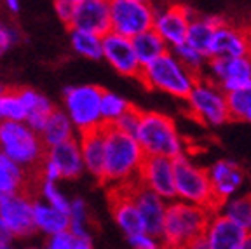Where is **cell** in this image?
Here are the masks:
<instances>
[{"mask_svg":"<svg viewBox=\"0 0 251 249\" xmlns=\"http://www.w3.org/2000/svg\"><path fill=\"white\" fill-rule=\"evenodd\" d=\"M105 140V166L101 183L108 188L127 187L138 181V173L145 153L133 134H126L112 125L103 127Z\"/></svg>","mask_w":251,"mask_h":249,"instance_id":"cell-1","label":"cell"},{"mask_svg":"<svg viewBox=\"0 0 251 249\" xmlns=\"http://www.w3.org/2000/svg\"><path fill=\"white\" fill-rule=\"evenodd\" d=\"M134 140L145 157L176 159L185 153V141L178 131L176 122L173 117L155 110H141Z\"/></svg>","mask_w":251,"mask_h":249,"instance_id":"cell-2","label":"cell"},{"mask_svg":"<svg viewBox=\"0 0 251 249\" xmlns=\"http://www.w3.org/2000/svg\"><path fill=\"white\" fill-rule=\"evenodd\" d=\"M209 216L211 213L201 206L181 202L178 199L169 200L162 225V246L169 249H181L196 239L202 237Z\"/></svg>","mask_w":251,"mask_h":249,"instance_id":"cell-3","label":"cell"},{"mask_svg":"<svg viewBox=\"0 0 251 249\" xmlns=\"http://www.w3.org/2000/svg\"><path fill=\"white\" fill-rule=\"evenodd\" d=\"M197 75L187 70L171 51L141 66L138 80L150 91L164 93L176 100H185L197 80Z\"/></svg>","mask_w":251,"mask_h":249,"instance_id":"cell-4","label":"cell"},{"mask_svg":"<svg viewBox=\"0 0 251 249\" xmlns=\"http://www.w3.org/2000/svg\"><path fill=\"white\" fill-rule=\"evenodd\" d=\"M0 153H4L28 174L35 176L46 155L40 134L25 122H2L0 124Z\"/></svg>","mask_w":251,"mask_h":249,"instance_id":"cell-5","label":"cell"},{"mask_svg":"<svg viewBox=\"0 0 251 249\" xmlns=\"http://www.w3.org/2000/svg\"><path fill=\"white\" fill-rule=\"evenodd\" d=\"M103 87L96 84H78L63 89V112L67 113L77 134H86L105 127L100 112Z\"/></svg>","mask_w":251,"mask_h":249,"instance_id":"cell-6","label":"cell"},{"mask_svg":"<svg viewBox=\"0 0 251 249\" xmlns=\"http://www.w3.org/2000/svg\"><path fill=\"white\" fill-rule=\"evenodd\" d=\"M173 173H175V192L178 200L201 206L209 213H215V199L206 169L194 162L187 153H183L173 159Z\"/></svg>","mask_w":251,"mask_h":249,"instance_id":"cell-7","label":"cell"},{"mask_svg":"<svg viewBox=\"0 0 251 249\" xmlns=\"http://www.w3.org/2000/svg\"><path fill=\"white\" fill-rule=\"evenodd\" d=\"M185 101H187L188 113L206 127L216 129L230 122L227 93L213 84L209 78H197L188 96L185 98Z\"/></svg>","mask_w":251,"mask_h":249,"instance_id":"cell-8","label":"cell"},{"mask_svg":"<svg viewBox=\"0 0 251 249\" xmlns=\"http://www.w3.org/2000/svg\"><path fill=\"white\" fill-rule=\"evenodd\" d=\"M155 7L143 0H110V31L133 39L152 30Z\"/></svg>","mask_w":251,"mask_h":249,"instance_id":"cell-9","label":"cell"},{"mask_svg":"<svg viewBox=\"0 0 251 249\" xmlns=\"http://www.w3.org/2000/svg\"><path fill=\"white\" fill-rule=\"evenodd\" d=\"M33 200L35 194L30 190L0 199V220L14 239H28L37 232L33 223Z\"/></svg>","mask_w":251,"mask_h":249,"instance_id":"cell-10","label":"cell"},{"mask_svg":"<svg viewBox=\"0 0 251 249\" xmlns=\"http://www.w3.org/2000/svg\"><path fill=\"white\" fill-rule=\"evenodd\" d=\"M202 77L209 78L225 93L251 86V54L239 58H211Z\"/></svg>","mask_w":251,"mask_h":249,"instance_id":"cell-11","label":"cell"},{"mask_svg":"<svg viewBox=\"0 0 251 249\" xmlns=\"http://www.w3.org/2000/svg\"><path fill=\"white\" fill-rule=\"evenodd\" d=\"M197 16L194 9L185 4H169L155 9L152 30L164 40V44L173 49L185 42L190 21Z\"/></svg>","mask_w":251,"mask_h":249,"instance_id":"cell-12","label":"cell"},{"mask_svg":"<svg viewBox=\"0 0 251 249\" xmlns=\"http://www.w3.org/2000/svg\"><path fill=\"white\" fill-rule=\"evenodd\" d=\"M206 171H208L209 183H211L216 211L225 200L239 194V190L246 183V173H244L243 166L235 160L220 159L213 162Z\"/></svg>","mask_w":251,"mask_h":249,"instance_id":"cell-13","label":"cell"},{"mask_svg":"<svg viewBox=\"0 0 251 249\" xmlns=\"http://www.w3.org/2000/svg\"><path fill=\"white\" fill-rule=\"evenodd\" d=\"M138 185L153 192L166 202L176 199L173 159L168 157H145L138 173Z\"/></svg>","mask_w":251,"mask_h":249,"instance_id":"cell-14","label":"cell"},{"mask_svg":"<svg viewBox=\"0 0 251 249\" xmlns=\"http://www.w3.org/2000/svg\"><path fill=\"white\" fill-rule=\"evenodd\" d=\"M101 59H105L119 75L127 78H138L141 65L134 54L131 39L108 31L101 37Z\"/></svg>","mask_w":251,"mask_h":249,"instance_id":"cell-15","label":"cell"},{"mask_svg":"<svg viewBox=\"0 0 251 249\" xmlns=\"http://www.w3.org/2000/svg\"><path fill=\"white\" fill-rule=\"evenodd\" d=\"M68 30L106 35L110 31V0H82L75 4Z\"/></svg>","mask_w":251,"mask_h":249,"instance_id":"cell-16","label":"cell"},{"mask_svg":"<svg viewBox=\"0 0 251 249\" xmlns=\"http://www.w3.org/2000/svg\"><path fill=\"white\" fill-rule=\"evenodd\" d=\"M133 185L110 188V194H108L110 209H112L114 222L124 232V235H127V239L134 237V235L145 234L143 222H141V216L138 213L136 204H134L133 192H131Z\"/></svg>","mask_w":251,"mask_h":249,"instance_id":"cell-17","label":"cell"},{"mask_svg":"<svg viewBox=\"0 0 251 249\" xmlns=\"http://www.w3.org/2000/svg\"><path fill=\"white\" fill-rule=\"evenodd\" d=\"M131 192H133L134 204H136L138 213H140L141 222H143L145 234L152 235L155 239H161L168 202H166L164 199H161L159 195L147 190V188H143L138 183H134L131 187Z\"/></svg>","mask_w":251,"mask_h":249,"instance_id":"cell-18","label":"cell"},{"mask_svg":"<svg viewBox=\"0 0 251 249\" xmlns=\"http://www.w3.org/2000/svg\"><path fill=\"white\" fill-rule=\"evenodd\" d=\"M250 235L248 230L215 211L209 216L208 226L204 230V239L208 249H235Z\"/></svg>","mask_w":251,"mask_h":249,"instance_id":"cell-19","label":"cell"},{"mask_svg":"<svg viewBox=\"0 0 251 249\" xmlns=\"http://www.w3.org/2000/svg\"><path fill=\"white\" fill-rule=\"evenodd\" d=\"M251 54V40L241 28H235L225 21L215 30L209 59L211 58H239Z\"/></svg>","mask_w":251,"mask_h":249,"instance_id":"cell-20","label":"cell"},{"mask_svg":"<svg viewBox=\"0 0 251 249\" xmlns=\"http://www.w3.org/2000/svg\"><path fill=\"white\" fill-rule=\"evenodd\" d=\"M77 138L56 145V147L46 148L44 157L58 169L59 179H78L84 174V162Z\"/></svg>","mask_w":251,"mask_h":249,"instance_id":"cell-21","label":"cell"},{"mask_svg":"<svg viewBox=\"0 0 251 249\" xmlns=\"http://www.w3.org/2000/svg\"><path fill=\"white\" fill-rule=\"evenodd\" d=\"M80 147V155L84 162V173L93 176L101 183L103 166H105V140H103V127L98 131H91L77 138Z\"/></svg>","mask_w":251,"mask_h":249,"instance_id":"cell-22","label":"cell"},{"mask_svg":"<svg viewBox=\"0 0 251 249\" xmlns=\"http://www.w3.org/2000/svg\"><path fill=\"white\" fill-rule=\"evenodd\" d=\"M18 93H20L21 103L25 106V124L30 125L33 131L40 132V129L44 127L46 121L56 106L46 94L33 87H18Z\"/></svg>","mask_w":251,"mask_h":249,"instance_id":"cell-23","label":"cell"},{"mask_svg":"<svg viewBox=\"0 0 251 249\" xmlns=\"http://www.w3.org/2000/svg\"><path fill=\"white\" fill-rule=\"evenodd\" d=\"M35 183V176L28 174L23 168L7 159L4 153H0V199L25 190L33 192Z\"/></svg>","mask_w":251,"mask_h":249,"instance_id":"cell-24","label":"cell"},{"mask_svg":"<svg viewBox=\"0 0 251 249\" xmlns=\"http://www.w3.org/2000/svg\"><path fill=\"white\" fill-rule=\"evenodd\" d=\"M224 23H225L224 18L216 14L196 16L190 21V25H188L185 44H188L190 47H194V49H197L199 52H202L204 56L209 58V46H211L215 30Z\"/></svg>","mask_w":251,"mask_h":249,"instance_id":"cell-25","label":"cell"},{"mask_svg":"<svg viewBox=\"0 0 251 249\" xmlns=\"http://www.w3.org/2000/svg\"><path fill=\"white\" fill-rule=\"evenodd\" d=\"M33 223H35L37 232L47 235V237L67 232L68 226H70L68 213L56 209V207L49 206L37 197L33 200Z\"/></svg>","mask_w":251,"mask_h":249,"instance_id":"cell-26","label":"cell"},{"mask_svg":"<svg viewBox=\"0 0 251 249\" xmlns=\"http://www.w3.org/2000/svg\"><path fill=\"white\" fill-rule=\"evenodd\" d=\"M39 134L46 148L56 147V145L75 140L78 136L75 127L72 125L70 119L67 117V113L58 108L52 110V113L49 115V119L46 121V124L40 129Z\"/></svg>","mask_w":251,"mask_h":249,"instance_id":"cell-27","label":"cell"},{"mask_svg":"<svg viewBox=\"0 0 251 249\" xmlns=\"http://www.w3.org/2000/svg\"><path fill=\"white\" fill-rule=\"evenodd\" d=\"M131 44H133L134 54H136L141 66L149 65L150 61H153V59L164 54L166 51H169V47L164 44V40L153 30H147L143 33H140V35L133 37Z\"/></svg>","mask_w":251,"mask_h":249,"instance_id":"cell-28","label":"cell"},{"mask_svg":"<svg viewBox=\"0 0 251 249\" xmlns=\"http://www.w3.org/2000/svg\"><path fill=\"white\" fill-rule=\"evenodd\" d=\"M70 47L77 56L89 61L101 59V37L82 30H70Z\"/></svg>","mask_w":251,"mask_h":249,"instance_id":"cell-29","label":"cell"},{"mask_svg":"<svg viewBox=\"0 0 251 249\" xmlns=\"http://www.w3.org/2000/svg\"><path fill=\"white\" fill-rule=\"evenodd\" d=\"M218 213L251 232V194L234 195L220 206Z\"/></svg>","mask_w":251,"mask_h":249,"instance_id":"cell-30","label":"cell"},{"mask_svg":"<svg viewBox=\"0 0 251 249\" xmlns=\"http://www.w3.org/2000/svg\"><path fill=\"white\" fill-rule=\"evenodd\" d=\"M131 103L124 96L114 93V91L103 89L101 103H100V112H101L103 125H114L119 117H122L127 110L131 108Z\"/></svg>","mask_w":251,"mask_h":249,"instance_id":"cell-31","label":"cell"},{"mask_svg":"<svg viewBox=\"0 0 251 249\" xmlns=\"http://www.w3.org/2000/svg\"><path fill=\"white\" fill-rule=\"evenodd\" d=\"M2 122H25V106L18 89H0V124Z\"/></svg>","mask_w":251,"mask_h":249,"instance_id":"cell-32","label":"cell"},{"mask_svg":"<svg viewBox=\"0 0 251 249\" xmlns=\"http://www.w3.org/2000/svg\"><path fill=\"white\" fill-rule=\"evenodd\" d=\"M227 106L230 121L250 122L251 119V86L227 93Z\"/></svg>","mask_w":251,"mask_h":249,"instance_id":"cell-33","label":"cell"},{"mask_svg":"<svg viewBox=\"0 0 251 249\" xmlns=\"http://www.w3.org/2000/svg\"><path fill=\"white\" fill-rule=\"evenodd\" d=\"M169 51L176 56L178 61H180L187 70L192 72L194 75H197V77H202L204 75L206 65H208V61H209L208 56H204L202 52H199L197 49H194V47H190L185 42L176 47H173Z\"/></svg>","mask_w":251,"mask_h":249,"instance_id":"cell-34","label":"cell"},{"mask_svg":"<svg viewBox=\"0 0 251 249\" xmlns=\"http://www.w3.org/2000/svg\"><path fill=\"white\" fill-rule=\"evenodd\" d=\"M33 192H35L37 199L44 200L46 204L63 211V213H68L70 199L63 194V190L58 187V183H54V181H42V179H37Z\"/></svg>","mask_w":251,"mask_h":249,"instance_id":"cell-35","label":"cell"},{"mask_svg":"<svg viewBox=\"0 0 251 249\" xmlns=\"http://www.w3.org/2000/svg\"><path fill=\"white\" fill-rule=\"evenodd\" d=\"M68 220H70V226L68 230L74 232L75 235L80 237H89V209L84 199L75 197L70 200V207H68Z\"/></svg>","mask_w":251,"mask_h":249,"instance_id":"cell-36","label":"cell"},{"mask_svg":"<svg viewBox=\"0 0 251 249\" xmlns=\"http://www.w3.org/2000/svg\"><path fill=\"white\" fill-rule=\"evenodd\" d=\"M44 249H93V244L89 237H80L67 230V232L49 237Z\"/></svg>","mask_w":251,"mask_h":249,"instance_id":"cell-37","label":"cell"},{"mask_svg":"<svg viewBox=\"0 0 251 249\" xmlns=\"http://www.w3.org/2000/svg\"><path fill=\"white\" fill-rule=\"evenodd\" d=\"M140 113H141L140 108L131 106V108L127 110L122 117H119L117 121H115V124L112 125V127L119 129V131L126 132V134H133L134 136V131H136L138 122H140Z\"/></svg>","mask_w":251,"mask_h":249,"instance_id":"cell-38","label":"cell"},{"mask_svg":"<svg viewBox=\"0 0 251 249\" xmlns=\"http://www.w3.org/2000/svg\"><path fill=\"white\" fill-rule=\"evenodd\" d=\"M18 40H20L18 31L12 26H9L7 23L0 21V58H4L12 47L18 44Z\"/></svg>","mask_w":251,"mask_h":249,"instance_id":"cell-39","label":"cell"},{"mask_svg":"<svg viewBox=\"0 0 251 249\" xmlns=\"http://www.w3.org/2000/svg\"><path fill=\"white\" fill-rule=\"evenodd\" d=\"M129 244L133 249H164L161 239H155L152 235L147 234H140L134 235V237H129Z\"/></svg>","mask_w":251,"mask_h":249,"instance_id":"cell-40","label":"cell"},{"mask_svg":"<svg viewBox=\"0 0 251 249\" xmlns=\"http://www.w3.org/2000/svg\"><path fill=\"white\" fill-rule=\"evenodd\" d=\"M54 11H56V16L59 18L65 26L70 25V20H72V11H74V5L72 4H67V2H59V0H54Z\"/></svg>","mask_w":251,"mask_h":249,"instance_id":"cell-41","label":"cell"},{"mask_svg":"<svg viewBox=\"0 0 251 249\" xmlns=\"http://www.w3.org/2000/svg\"><path fill=\"white\" fill-rule=\"evenodd\" d=\"M12 241H14V237L11 235L7 226L4 225V222L0 220V246H11Z\"/></svg>","mask_w":251,"mask_h":249,"instance_id":"cell-42","label":"cell"},{"mask_svg":"<svg viewBox=\"0 0 251 249\" xmlns=\"http://www.w3.org/2000/svg\"><path fill=\"white\" fill-rule=\"evenodd\" d=\"M4 5L12 14H18L21 11V0H4Z\"/></svg>","mask_w":251,"mask_h":249,"instance_id":"cell-43","label":"cell"},{"mask_svg":"<svg viewBox=\"0 0 251 249\" xmlns=\"http://www.w3.org/2000/svg\"><path fill=\"white\" fill-rule=\"evenodd\" d=\"M235 249H251V232H250V235H248V237L244 239V241L241 242Z\"/></svg>","mask_w":251,"mask_h":249,"instance_id":"cell-44","label":"cell"},{"mask_svg":"<svg viewBox=\"0 0 251 249\" xmlns=\"http://www.w3.org/2000/svg\"><path fill=\"white\" fill-rule=\"evenodd\" d=\"M59 2H67V4L75 5V4H78V2H82V0H59Z\"/></svg>","mask_w":251,"mask_h":249,"instance_id":"cell-45","label":"cell"},{"mask_svg":"<svg viewBox=\"0 0 251 249\" xmlns=\"http://www.w3.org/2000/svg\"><path fill=\"white\" fill-rule=\"evenodd\" d=\"M0 249H11V246H0Z\"/></svg>","mask_w":251,"mask_h":249,"instance_id":"cell-46","label":"cell"},{"mask_svg":"<svg viewBox=\"0 0 251 249\" xmlns=\"http://www.w3.org/2000/svg\"><path fill=\"white\" fill-rule=\"evenodd\" d=\"M21 249H44V248H21Z\"/></svg>","mask_w":251,"mask_h":249,"instance_id":"cell-47","label":"cell"},{"mask_svg":"<svg viewBox=\"0 0 251 249\" xmlns=\"http://www.w3.org/2000/svg\"><path fill=\"white\" fill-rule=\"evenodd\" d=\"M143 2H149V4H152V2H153V0H143Z\"/></svg>","mask_w":251,"mask_h":249,"instance_id":"cell-48","label":"cell"},{"mask_svg":"<svg viewBox=\"0 0 251 249\" xmlns=\"http://www.w3.org/2000/svg\"><path fill=\"white\" fill-rule=\"evenodd\" d=\"M2 87H4V86H2V82H0V89H2Z\"/></svg>","mask_w":251,"mask_h":249,"instance_id":"cell-49","label":"cell"},{"mask_svg":"<svg viewBox=\"0 0 251 249\" xmlns=\"http://www.w3.org/2000/svg\"><path fill=\"white\" fill-rule=\"evenodd\" d=\"M250 124H251V119H250Z\"/></svg>","mask_w":251,"mask_h":249,"instance_id":"cell-50","label":"cell"},{"mask_svg":"<svg viewBox=\"0 0 251 249\" xmlns=\"http://www.w3.org/2000/svg\"><path fill=\"white\" fill-rule=\"evenodd\" d=\"M164 249H169V248H164Z\"/></svg>","mask_w":251,"mask_h":249,"instance_id":"cell-51","label":"cell"}]
</instances>
